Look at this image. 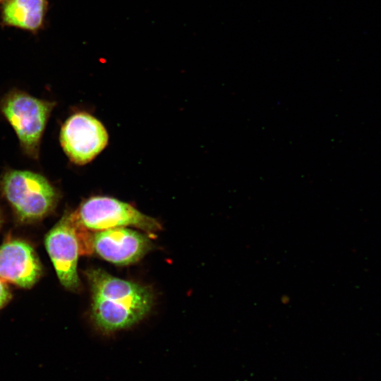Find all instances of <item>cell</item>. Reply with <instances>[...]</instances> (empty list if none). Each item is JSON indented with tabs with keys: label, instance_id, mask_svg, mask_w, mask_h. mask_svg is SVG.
<instances>
[{
	"label": "cell",
	"instance_id": "obj_1",
	"mask_svg": "<svg viewBox=\"0 0 381 381\" xmlns=\"http://www.w3.org/2000/svg\"><path fill=\"white\" fill-rule=\"evenodd\" d=\"M85 274L91 291V318L102 334L131 327L150 311L153 294L147 287L102 269H90Z\"/></svg>",
	"mask_w": 381,
	"mask_h": 381
},
{
	"label": "cell",
	"instance_id": "obj_2",
	"mask_svg": "<svg viewBox=\"0 0 381 381\" xmlns=\"http://www.w3.org/2000/svg\"><path fill=\"white\" fill-rule=\"evenodd\" d=\"M0 188L22 222L39 220L54 208L58 193L43 176L30 171L10 170L1 178Z\"/></svg>",
	"mask_w": 381,
	"mask_h": 381
},
{
	"label": "cell",
	"instance_id": "obj_3",
	"mask_svg": "<svg viewBox=\"0 0 381 381\" xmlns=\"http://www.w3.org/2000/svg\"><path fill=\"white\" fill-rule=\"evenodd\" d=\"M55 104L19 90L8 92L1 102L2 114L16 131L24 152L32 157H38L41 138Z\"/></svg>",
	"mask_w": 381,
	"mask_h": 381
},
{
	"label": "cell",
	"instance_id": "obj_4",
	"mask_svg": "<svg viewBox=\"0 0 381 381\" xmlns=\"http://www.w3.org/2000/svg\"><path fill=\"white\" fill-rule=\"evenodd\" d=\"M72 214L78 224L93 231L129 226L149 233L162 229L157 219L127 202L108 196H92L85 200Z\"/></svg>",
	"mask_w": 381,
	"mask_h": 381
},
{
	"label": "cell",
	"instance_id": "obj_5",
	"mask_svg": "<svg viewBox=\"0 0 381 381\" xmlns=\"http://www.w3.org/2000/svg\"><path fill=\"white\" fill-rule=\"evenodd\" d=\"M47 250L61 284L77 291L80 281L77 272L81 246L75 222L71 212L66 213L46 236Z\"/></svg>",
	"mask_w": 381,
	"mask_h": 381
},
{
	"label": "cell",
	"instance_id": "obj_6",
	"mask_svg": "<svg viewBox=\"0 0 381 381\" xmlns=\"http://www.w3.org/2000/svg\"><path fill=\"white\" fill-rule=\"evenodd\" d=\"M108 133L103 124L86 112L71 115L60 133L62 148L70 160L86 164L97 157L108 143Z\"/></svg>",
	"mask_w": 381,
	"mask_h": 381
},
{
	"label": "cell",
	"instance_id": "obj_7",
	"mask_svg": "<svg viewBox=\"0 0 381 381\" xmlns=\"http://www.w3.org/2000/svg\"><path fill=\"white\" fill-rule=\"evenodd\" d=\"M92 251L111 263L127 265L140 260L152 248L145 234L126 227H116L92 234Z\"/></svg>",
	"mask_w": 381,
	"mask_h": 381
},
{
	"label": "cell",
	"instance_id": "obj_8",
	"mask_svg": "<svg viewBox=\"0 0 381 381\" xmlns=\"http://www.w3.org/2000/svg\"><path fill=\"white\" fill-rule=\"evenodd\" d=\"M42 272L37 255L28 242L12 239L0 246V279L5 282L30 288Z\"/></svg>",
	"mask_w": 381,
	"mask_h": 381
},
{
	"label": "cell",
	"instance_id": "obj_9",
	"mask_svg": "<svg viewBox=\"0 0 381 381\" xmlns=\"http://www.w3.org/2000/svg\"><path fill=\"white\" fill-rule=\"evenodd\" d=\"M46 6L45 0H6L3 20L6 25L34 31L43 23Z\"/></svg>",
	"mask_w": 381,
	"mask_h": 381
},
{
	"label": "cell",
	"instance_id": "obj_10",
	"mask_svg": "<svg viewBox=\"0 0 381 381\" xmlns=\"http://www.w3.org/2000/svg\"><path fill=\"white\" fill-rule=\"evenodd\" d=\"M11 299V293L6 282L0 279V308L5 306Z\"/></svg>",
	"mask_w": 381,
	"mask_h": 381
},
{
	"label": "cell",
	"instance_id": "obj_11",
	"mask_svg": "<svg viewBox=\"0 0 381 381\" xmlns=\"http://www.w3.org/2000/svg\"><path fill=\"white\" fill-rule=\"evenodd\" d=\"M1 1V0H0Z\"/></svg>",
	"mask_w": 381,
	"mask_h": 381
}]
</instances>
